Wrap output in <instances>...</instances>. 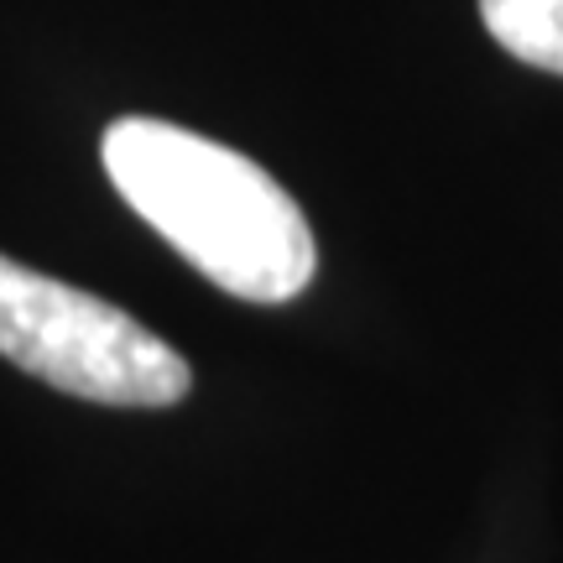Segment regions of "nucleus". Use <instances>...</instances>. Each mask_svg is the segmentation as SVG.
<instances>
[{"label":"nucleus","instance_id":"1","mask_svg":"<svg viewBox=\"0 0 563 563\" xmlns=\"http://www.w3.org/2000/svg\"><path fill=\"white\" fill-rule=\"evenodd\" d=\"M100 157L115 194L230 298L287 302L313 282V230L262 162L152 115L110 121Z\"/></svg>","mask_w":563,"mask_h":563},{"label":"nucleus","instance_id":"3","mask_svg":"<svg viewBox=\"0 0 563 563\" xmlns=\"http://www.w3.org/2000/svg\"><path fill=\"white\" fill-rule=\"evenodd\" d=\"M481 21L511 58L563 74V0H481Z\"/></svg>","mask_w":563,"mask_h":563},{"label":"nucleus","instance_id":"2","mask_svg":"<svg viewBox=\"0 0 563 563\" xmlns=\"http://www.w3.org/2000/svg\"><path fill=\"white\" fill-rule=\"evenodd\" d=\"M0 355L68 397L104 407H173L194 371L125 308L0 256Z\"/></svg>","mask_w":563,"mask_h":563}]
</instances>
